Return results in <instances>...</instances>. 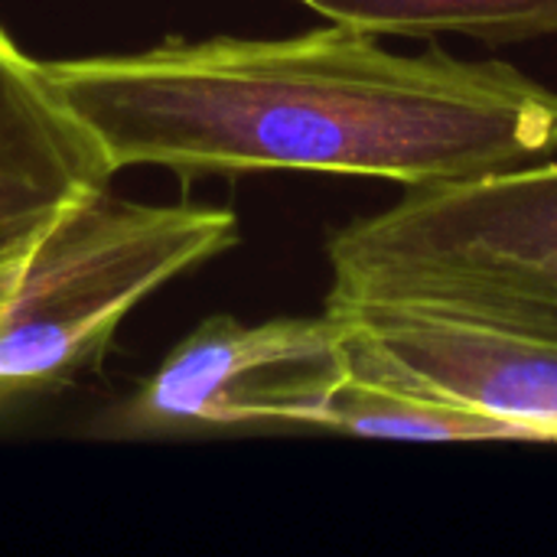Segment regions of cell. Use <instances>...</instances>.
<instances>
[{"label":"cell","instance_id":"obj_4","mask_svg":"<svg viewBox=\"0 0 557 557\" xmlns=\"http://www.w3.org/2000/svg\"><path fill=\"white\" fill-rule=\"evenodd\" d=\"M346 375V323L330 310L264 323L209 317L144 385L140 414L199 428H313Z\"/></svg>","mask_w":557,"mask_h":557},{"label":"cell","instance_id":"obj_6","mask_svg":"<svg viewBox=\"0 0 557 557\" xmlns=\"http://www.w3.org/2000/svg\"><path fill=\"white\" fill-rule=\"evenodd\" d=\"M108 180L98 140L69 111L46 62L0 26V264L23 258L69 206Z\"/></svg>","mask_w":557,"mask_h":557},{"label":"cell","instance_id":"obj_8","mask_svg":"<svg viewBox=\"0 0 557 557\" xmlns=\"http://www.w3.org/2000/svg\"><path fill=\"white\" fill-rule=\"evenodd\" d=\"M372 36H470L490 46L557 36V0H297Z\"/></svg>","mask_w":557,"mask_h":557},{"label":"cell","instance_id":"obj_1","mask_svg":"<svg viewBox=\"0 0 557 557\" xmlns=\"http://www.w3.org/2000/svg\"><path fill=\"white\" fill-rule=\"evenodd\" d=\"M111 173H349L460 183L557 153V91L499 59L401 55L346 23L46 62Z\"/></svg>","mask_w":557,"mask_h":557},{"label":"cell","instance_id":"obj_3","mask_svg":"<svg viewBox=\"0 0 557 557\" xmlns=\"http://www.w3.org/2000/svg\"><path fill=\"white\" fill-rule=\"evenodd\" d=\"M238 238V219L222 206L127 202L108 186L78 199L16 261L0 310V392L88 366L137 304Z\"/></svg>","mask_w":557,"mask_h":557},{"label":"cell","instance_id":"obj_7","mask_svg":"<svg viewBox=\"0 0 557 557\" xmlns=\"http://www.w3.org/2000/svg\"><path fill=\"white\" fill-rule=\"evenodd\" d=\"M317 431L392 441H542L555 434L535 421H516L463 405H447L405 388L346 375L313 418Z\"/></svg>","mask_w":557,"mask_h":557},{"label":"cell","instance_id":"obj_9","mask_svg":"<svg viewBox=\"0 0 557 557\" xmlns=\"http://www.w3.org/2000/svg\"><path fill=\"white\" fill-rule=\"evenodd\" d=\"M16 261H20V258H16ZM16 261H10V264H0V310H3V304H7V294H10V284H13Z\"/></svg>","mask_w":557,"mask_h":557},{"label":"cell","instance_id":"obj_2","mask_svg":"<svg viewBox=\"0 0 557 557\" xmlns=\"http://www.w3.org/2000/svg\"><path fill=\"white\" fill-rule=\"evenodd\" d=\"M326 300L418 304L557 343V163L408 186L326 242Z\"/></svg>","mask_w":557,"mask_h":557},{"label":"cell","instance_id":"obj_5","mask_svg":"<svg viewBox=\"0 0 557 557\" xmlns=\"http://www.w3.org/2000/svg\"><path fill=\"white\" fill-rule=\"evenodd\" d=\"M349 372L447 405L535 421L557 441V343L418 304L326 300Z\"/></svg>","mask_w":557,"mask_h":557}]
</instances>
